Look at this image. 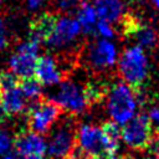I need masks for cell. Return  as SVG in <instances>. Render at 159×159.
I'll list each match as a JSON object with an SVG mask.
<instances>
[{"mask_svg":"<svg viewBox=\"0 0 159 159\" xmlns=\"http://www.w3.org/2000/svg\"><path fill=\"white\" fill-rule=\"evenodd\" d=\"M61 116V108L55 101H40L35 103L29 111V127L30 130L46 134L57 123Z\"/></svg>","mask_w":159,"mask_h":159,"instance_id":"10","label":"cell"},{"mask_svg":"<svg viewBox=\"0 0 159 159\" xmlns=\"http://www.w3.org/2000/svg\"><path fill=\"white\" fill-rule=\"evenodd\" d=\"M26 98L19 86L0 91V107L6 116H17L26 108Z\"/></svg>","mask_w":159,"mask_h":159,"instance_id":"14","label":"cell"},{"mask_svg":"<svg viewBox=\"0 0 159 159\" xmlns=\"http://www.w3.org/2000/svg\"><path fill=\"white\" fill-rule=\"evenodd\" d=\"M19 87L27 101H36L42 93V84L34 77L24 78L19 83Z\"/></svg>","mask_w":159,"mask_h":159,"instance_id":"18","label":"cell"},{"mask_svg":"<svg viewBox=\"0 0 159 159\" xmlns=\"http://www.w3.org/2000/svg\"><path fill=\"white\" fill-rule=\"evenodd\" d=\"M109 157H111V155H104V154H102V155H94V157H91V159H109Z\"/></svg>","mask_w":159,"mask_h":159,"instance_id":"28","label":"cell"},{"mask_svg":"<svg viewBox=\"0 0 159 159\" xmlns=\"http://www.w3.org/2000/svg\"><path fill=\"white\" fill-rule=\"evenodd\" d=\"M76 150V130L70 122L60 123L47 140V154L52 159H68Z\"/></svg>","mask_w":159,"mask_h":159,"instance_id":"9","label":"cell"},{"mask_svg":"<svg viewBox=\"0 0 159 159\" xmlns=\"http://www.w3.org/2000/svg\"><path fill=\"white\" fill-rule=\"evenodd\" d=\"M78 153H80V152H78ZM68 159H83V155H82L81 153H80V154H77V155L72 154V155H71V157H70Z\"/></svg>","mask_w":159,"mask_h":159,"instance_id":"31","label":"cell"},{"mask_svg":"<svg viewBox=\"0 0 159 159\" xmlns=\"http://www.w3.org/2000/svg\"><path fill=\"white\" fill-rule=\"evenodd\" d=\"M82 32V27L76 17L62 15L56 17V21L45 42L53 50H65L72 46L80 39Z\"/></svg>","mask_w":159,"mask_h":159,"instance_id":"7","label":"cell"},{"mask_svg":"<svg viewBox=\"0 0 159 159\" xmlns=\"http://www.w3.org/2000/svg\"><path fill=\"white\" fill-rule=\"evenodd\" d=\"M150 2L153 4V6H154L155 9L159 10V0H150Z\"/></svg>","mask_w":159,"mask_h":159,"instance_id":"32","label":"cell"},{"mask_svg":"<svg viewBox=\"0 0 159 159\" xmlns=\"http://www.w3.org/2000/svg\"><path fill=\"white\" fill-rule=\"evenodd\" d=\"M81 2L82 0H56V6L61 12L70 15L71 12L77 11Z\"/></svg>","mask_w":159,"mask_h":159,"instance_id":"22","label":"cell"},{"mask_svg":"<svg viewBox=\"0 0 159 159\" xmlns=\"http://www.w3.org/2000/svg\"><path fill=\"white\" fill-rule=\"evenodd\" d=\"M0 4H1V0H0Z\"/></svg>","mask_w":159,"mask_h":159,"instance_id":"35","label":"cell"},{"mask_svg":"<svg viewBox=\"0 0 159 159\" xmlns=\"http://www.w3.org/2000/svg\"><path fill=\"white\" fill-rule=\"evenodd\" d=\"M16 86H19L16 76H14L11 72L1 73V76H0V91L9 89V88H12Z\"/></svg>","mask_w":159,"mask_h":159,"instance_id":"23","label":"cell"},{"mask_svg":"<svg viewBox=\"0 0 159 159\" xmlns=\"http://www.w3.org/2000/svg\"><path fill=\"white\" fill-rule=\"evenodd\" d=\"M14 139L15 137L6 129H0V155L6 154L14 148Z\"/></svg>","mask_w":159,"mask_h":159,"instance_id":"21","label":"cell"},{"mask_svg":"<svg viewBox=\"0 0 159 159\" xmlns=\"http://www.w3.org/2000/svg\"><path fill=\"white\" fill-rule=\"evenodd\" d=\"M1 73H2V72H1V68H0V76H1Z\"/></svg>","mask_w":159,"mask_h":159,"instance_id":"34","label":"cell"},{"mask_svg":"<svg viewBox=\"0 0 159 159\" xmlns=\"http://www.w3.org/2000/svg\"><path fill=\"white\" fill-rule=\"evenodd\" d=\"M84 88H86V93H87L91 103L97 102L101 98H103L106 94V91H107V87L101 82H88L84 86Z\"/></svg>","mask_w":159,"mask_h":159,"instance_id":"20","label":"cell"},{"mask_svg":"<svg viewBox=\"0 0 159 159\" xmlns=\"http://www.w3.org/2000/svg\"><path fill=\"white\" fill-rule=\"evenodd\" d=\"M145 159H159V153H149V155Z\"/></svg>","mask_w":159,"mask_h":159,"instance_id":"30","label":"cell"},{"mask_svg":"<svg viewBox=\"0 0 159 159\" xmlns=\"http://www.w3.org/2000/svg\"><path fill=\"white\" fill-rule=\"evenodd\" d=\"M147 118L149 119L150 124L153 127L159 128V104H154L148 109V113L145 114Z\"/></svg>","mask_w":159,"mask_h":159,"instance_id":"24","label":"cell"},{"mask_svg":"<svg viewBox=\"0 0 159 159\" xmlns=\"http://www.w3.org/2000/svg\"><path fill=\"white\" fill-rule=\"evenodd\" d=\"M109 159H130V158L124 157V155H116V154H113V155L109 157Z\"/></svg>","mask_w":159,"mask_h":159,"instance_id":"29","label":"cell"},{"mask_svg":"<svg viewBox=\"0 0 159 159\" xmlns=\"http://www.w3.org/2000/svg\"><path fill=\"white\" fill-rule=\"evenodd\" d=\"M14 149L30 159H42L47 153V140L32 130L21 132L14 139Z\"/></svg>","mask_w":159,"mask_h":159,"instance_id":"11","label":"cell"},{"mask_svg":"<svg viewBox=\"0 0 159 159\" xmlns=\"http://www.w3.org/2000/svg\"><path fill=\"white\" fill-rule=\"evenodd\" d=\"M40 45L39 41L29 37L16 47V51L9 60V68L14 76L24 80L35 75Z\"/></svg>","mask_w":159,"mask_h":159,"instance_id":"5","label":"cell"},{"mask_svg":"<svg viewBox=\"0 0 159 159\" xmlns=\"http://www.w3.org/2000/svg\"><path fill=\"white\" fill-rule=\"evenodd\" d=\"M26 5L31 11H37L43 5V0H26Z\"/></svg>","mask_w":159,"mask_h":159,"instance_id":"27","label":"cell"},{"mask_svg":"<svg viewBox=\"0 0 159 159\" xmlns=\"http://www.w3.org/2000/svg\"><path fill=\"white\" fill-rule=\"evenodd\" d=\"M119 53L118 46L113 40L97 39L87 47L86 62L92 70L104 72L117 66Z\"/></svg>","mask_w":159,"mask_h":159,"instance_id":"8","label":"cell"},{"mask_svg":"<svg viewBox=\"0 0 159 159\" xmlns=\"http://www.w3.org/2000/svg\"><path fill=\"white\" fill-rule=\"evenodd\" d=\"M7 46V32H6V26L5 22L0 19V51L4 50Z\"/></svg>","mask_w":159,"mask_h":159,"instance_id":"25","label":"cell"},{"mask_svg":"<svg viewBox=\"0 0 159 159\" xmlns=\"http://www.w3.org/2000/svg\"><path fill=\"white\" fill-rule=\"evenodd\" d=\"M153 139V125L145 114H137L128 123L120 127V142L129 149H147Z\"/></svg>","mask_w":159,"mask_h":159,"instance_id":"6","label":"cell"},{"mask_svg":"<svg viewBox=\"0 0 159 159\" xmlns=\"http://www.w3.org/2000/svg\"><path fill=\"white\" fill-rule=\"evenodd\" d=\"M128 36L132 39L135 46L142 47L143 50H152L159 42V34L155 29L149 25H130L127 31Z\"/></svg>","mask_w":159,"mask_h":159,"instance_id":"15","label":"cell"},{"mask_svg":"<svg viewBox=\"0 0 159 159\" xmlns=\"http://www.w3.org/2000/svg\"><path fill=\"white\" fill-rule=\"evenodd\" d=\"M149 57L147 51L139 46L130 45L120 53L117 70L123 82L138 87L142 86L149 75Z\"/></svg>","mask_w":159,"mask_h":159,"instance_id":"3","label":"cell"},{"mask_svg":"<svg viewBox=\"0 0 159 159\" xmlns=\"http://www.w3.org/2000/svg\"><path fill=\"white\" fill-rule=\"evenodd\" d=\"M116 27L114 24L104 21V20H98L96 27H94V35L98 39H104V40H113L116 36Z\"/></svg>","mask_w":159,"mask_h":159,"instance_id":"19","label":"cell"},{"mask_svg":"<svg viewBox=\"0 0 159 159\" xmlns=\"http://www.w3.org/2000/svg\"><path fill=\"white\" fill-rule=\"evenodd\" d=\"M93 5L99 20L117 24L125 16L127 7L123 0H94Z\"/></svg>","mask_w":159,"mask_h":159,"instance_id":"13","label":"cell"},{"mask_svg":"<svg viewBox=\"0 0 159 159\" xmlns=\"http://www.w3.org/2000/svg\"><path fill=\"white\" fill-rule=\"evenodd\" d=\"M36 80L42 86H58L62 82V71L51 55H43L37 58L36 68H35Z\"/></svg>","mask_w":159,"mask_h":159,"instance_id":"12","label":"cell"},{"mask_svg":"<svg viewBox=\"0 0 159 159\" xmlns=\"http://www.w3.org/2000/svg\"><path fill=\"white\" fill-rule=\"evenodd\" d=\"M76 19L81 25L82 31L86 34L94 32V27L99 20L94 5L87 0H82V2L80 4L76 11Z\"/></svg>","mask_w":159,"mask_h":159,"instance_id":"16","label":"cell"},{"mask_svg":"<svg viewBox=\"0 0 159 159\" xmlns=\"http://www.w3.org/2000/svg\"><path fill=\"white\" fill-rule=\"evenodd\" d=\"M106 113L109 117V122L122 127L138 114L140 107V97L135 91V87L117 81L107 87L106 94Z\"/></svg>","mask_w":159,"mask_h":159,"instance_id":"2","label":"cell"},{"mask_svg":"<svg viewBox=\"0 0 159 159\" xmlns=\"http://www.w3.org/2000/svg\"><path fill=\"white\" fill-rule=\"evenodd\" d=\"M1 159H30L27 157H25L24 154H21L20 152H17L16 149H11L10 152H7L6 154L1 155Z\"/></svg>","mask_w":159,"mask_h":159,"instance_id":"26","label":"cell"},{"mask_svg":"<svg viewBox=\"0 0 159 159\" xmlns=\"http://www.w3.org/2000/svg\"><path fill=\"white\" fill-rule=\"evenodd\" d=\"M4 117H5V113H4V111H2L1 107H0V124H1L2 120H4Z\"/></svg>","mask_w":159,"mask_h":159,"instance_id":"33","label":"cell"},{"mask_svg":"<svg viewBox=\"0 0 159 159\" xmlns=\"http://www.w3.org/2000/svg\"><path fill=\"white\" fill-rule=\"evenodd\" d=\"M56 17L57 16H55L53 14H50V12L42 14L39 17H36L35 21L31 24L29 37L39 41L40 43L45 42L52 26H53V24H55V21H56Z\"/></svg>","mask_w":159,"mask_h":159,"instance_id":"17","label":"cell"},{"mask_svg":"<svg viewBox=\"0 0 159 159\" xmlns=\"http://www.w3.org/2000/svg\"><path fill=\"white\" fill-rule=\"evenodd\" d=\"M119 143L120 127L112 122L103 125L84 123L76 130V148L82 155H113Z\"/></svg>","mask_w":159,"mask_h":159,"instance_id":"1","label":"cell"},{"mask_svg":"<svg viewBox=\"0 0 159 159\" xmlns=\"http://www.w3.org/2000/svg\"><path fill=\"white\" fill-rule=\"evenodd\" d=\"M53 101L61 109L73 116L84 113L91 104L84 84L73 80H65L58 84Z\"/></svg>","mask_w":159,"mask_h":159,"instance_id":"4","label":"cell"}]
</instances>
